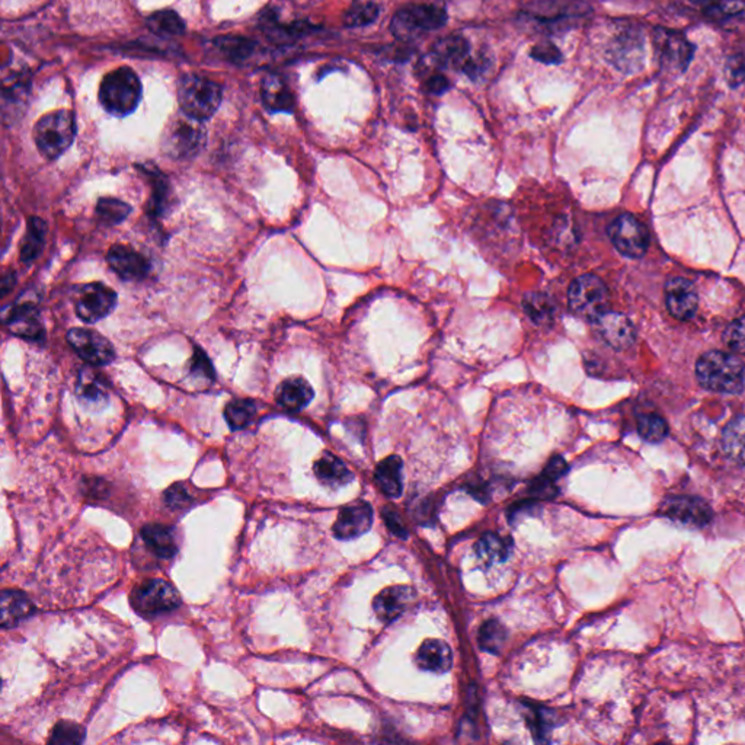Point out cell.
I'll use <instances>...</instances> for the list:
<instances>
[{
	"label": "cell",
	"mask_w": 745,
	"mask_h": 745,
	"mask_svg": "<svg viewBox=\"0 0 745 745\" xmlns=\"http://www.w3.org/2000/svg\"><path fill=\"white\" fill-rule=\"evenodd\" d=\"M372 508L364 501L342 508L334 524V533L341 540L357 539L372 529Z\"/></svg>",
	"instance_id": "cell-12"
},
{
	"label": "cell",
	"mask_w": 745,
	"mask_h": 745,
	"mask_svg": "<svg viewBox=\"0 0 745 745\" xmlns=\"http://www.w3.org/2000/svg\"><path fill=\"white\" fill-rule=\"evenodd\" d=\"M315 392L308 381L302 377H290L281 381L277 389V402L287 411H302L313 399Z\"/></svg>",
	"instance_id": "cell-23"
},
{
	"label": "cell",
	"mask_w": 745,
	"mask_h": 745,
	"mask_svg": "<svg viewBox=\"0 0 745 745\" xmlns=\"http://www.w3.org/2000/svg\"><path fill=\"white\" fill-rule=\"evenodd\" d=\"M478 557L486 564H495L507 559L512 550V542L495 533H485L475 546Z\"/></svg>",
	"instance_id": "cell-32"
},
{
	"label": "cell",
	"mask_w": 745,
	"mask_h": 745,
	"mask_svg": "<svg viewBox=\"0 0 745 745\" xmlns=\"http://www.w3.org/2000/svg\"><path fill=\"white\" fill-rule=\"evenodd\" d=\"M258 414L257 404L254 400H232L224 409V418L231 425L232 430H241L250 425Z\"/></svg>",
	"instance_id": "cell-34"
},
{
	"label": "cell",
	"mask_w": 745,
	"mask_h": 745,
	"mask_svg": "<svg viewBox=\"0 0 745 745\" xmlns=\"http://www.w3.org/2000/svg\"><path fill=\"white\" fill-rule=\"evenodd\" d=\"M530 56L534 60L545 63V65H557V63L562 62L561 51L554 43H549V41L536 44L531 48Z\"/></svg>",
	"instance_id": "cell-42"
},
{
	"label": "cell",
	"mask_w": 745,
	"mask_h": 745,
	"mask_svg": "<svg viewBox=\"0 0 745 745\" xmlns=\"http://www.w3.org/2000/svg\"><path fill=\"white\" fill-rule=\"evenodd\" d=\"M108 264L123 280L137 281L146 277L150 264L146 258L127 245H114L107 254Z\"/></svg>",
	"instance_id": "cell-15"
},
{
	"label": "cell",
	"mask_w": 745,
	"mask_h": 745,
	"mask_svg": "<svg viewBox=\"0 0 745 745\" xmlns=\"http://www.w3.org/2000/svg\"><path fill=\"white\" fill-rule=\"evenodd\" d=\"M130 213V206L117 198H101L96 206V215L101 222H104L108 226L121 224L123 220L127 219Z\"/></svg>",
	"instance_id": "cell-37"
},
{
	"label": "cell",
	"mask_w": 745,
	"mask_h": 745,
	"mask_svg": "<svg viewBox=\"0 0 745 745\" xmlns=\"http://www.w3.org/2000/svg\"><path fill=\"white\" fill-rule=\"evenodd\" d=\"M479 645L482 650L491 653H500L507 641V629L495 618H489L480 627Z\"/></svg>",
	"instance_id": "cell-35"
},
{
	"label": "cell",
	"mask_w": 745,
	"mask_h": 745,
	"mask_svg": "<svg viewBox=\"0 0 745 745\" xmlns=\"http://www.w3.org/2000/svg\"><path fill=\"white\" fill-rule=\"evenodd\" d=\"M416 594V590L408 587V585H395V587L386 588L374 599V603H372L377 618L384 623H390L396 618H399L414 603Z\"/></svg>",
	"instance_id": "cell-16"
},
{
	"label": "cell",
	"mask_w": 745,
	"mask_h": 745,
	"mask_svg": "<svg viewBox=\"0 0 745 745\" xmlns=\"http://www.w3.org/2000/svg\"><path fill=\"white\" fill-rule=\"evenodd\" d=\"M76 395L83 404L93 408L104 407L110 395L108 381L101 372L93 369H83L77 379Z\"/></svg>",
	"instance_id": "cell-21"
},
{
	"label": "cell",
	"mask_w": 745,
	"mask_h": 745,
	"mask_svg": "<svg viewBox=\"0 0 745 745\" xmlns=\"http://www.w3.org/2000/svg\"><path fill=\"white\" fill-rule=\"evenodd\" d=\"M638 431L646 442L660 443L669 434V425L657 414H644L638 419Z\"/></svg>",
	"instance_id": "cell-39"
},
{
	"label": "cell",
	"mask_w": 745,
	"mask_h": 745,
	"mask_svg": "<svg viewBox=\"0 0 745 745\" xmlns=\"http://www.w3.org/2000/svg\"><path fill=\"white\" fill-rule=\"evenodd\" d=\"M728 74H730V81L732 85L741 83L745 76V63L741 57H732L728 65Z\"/></svg>",
	"instance_id": "cell-49"
},
{
	"label": "cell",
	"mask_w": 745,
	"mask_h": 745,
	"mask_svg": "<svg viewBox=\"0 0 745 745\" xmlns=\"http://www.w3.org/2000/svg\"><path fill=\"white\" fill-rule=\"evenodd\" d=\"M416 664L419 669L425 670V671L443 674L451 669L453 653L446 642L430 639V641L424 642L416 653Z\"/></svg>",
	"instance_id": "cell-22"
},
{
	"label": "cell",
	"mask_w": 745,
	"mask_h": 745,
	"mask_svg": "<svg viewBox=\"0 0 745 745\" xmlns=\"http://www.w3.org/2000/svg\"><path fill=\"white\" fill-rule=\"evenodd\" d=\"M644 57V41L638 32L627 31L618 35L611 47V60L618 69L629 72L639 67Z\"/></svg>",
	"instance_id": "cell-19"
},
{
	"label": "cell",
	"mask_w": 745,
	"mask_h": 745,
	"mask_svg": "<svg viewBox=\"0 0 745 745\" xmlns=\"http://www.w3.org/2000/svg\"><path fill=\"white\" fill-rule=\"evenodd\" d=\"M76 136L74 114L66 110L50 112L35 124L34 140L44 158L57 159L69 149Z\"/></svg>",
	"instance_id": "cell-4"
},
{
	"label": "cell",
	"mask_w": 745,
	"mask_h": 745,
	"mask_svg": "<svg viewBox=\"0 0 745 745\" xmlns=\"http://www.w3.org/2000/svg\"><path fill=\"white\" fill-rule=\"evenodd\" d=\"M191 501L188 491L182 485H173L165 492V503L171 508H184Z\"/></svg>",
	"instance_id": "cell-45"
},
{
	"label": "cell",
	"mask_w": 745,
	"mask_h": 745,
	"mask_svg": "<svg viewBox=\"0 0 745 745\" xmlns=\"http://www.w3.org/2000/svg\"><path fill=\"white\" fill-rule=\"evenodd\" d=\"M522 309L531 322L545 327L554 322L557 306L545 293H527L522 299Z\"/></svg>",
	"instance_id": "cell-30"
},
{
	"label": "cell",
	"mask_w": 745,
	"mask_h": 745,
	"mask_svg": "<svg viewBox=\"0 0 745 745\" xmlns=\"http://www.w3.org/2000/svg\"><path fill=\"white\" fill-rule=\"evenodd\" d=\"M744 4L741 0H719L709 6V13L714 16H731L742 11Z\"/></svg>",
	"instance_id": "cell-44"
},
{
	"label": "cell",
	"mask_w": 745,
	"mask_h": 745,
	"mask_svg": "<svg viewBox=\"0 0 745 745\" xmlns=\"http://www.w3.org/2000/svg\"><path fill=\"white\" fill-rule=\"evenodd\" d=\"M726 346L735 353L745 355V318L735 320L725 334Z\"/></svg>",
	"instance_id": "cell-41"
},
{
	"label": "cell",
	"mask_w": 745,
	"mask_h": 745,
	"mask_svg": "<svg viewBox=\"0 0 745 745\" xmlns=\"http://www.w3.org/2000/svg\"><path fill=\"white\" fill-rule=\"evenodd\" d=\"M315 473L322 484L334 488L348 484L353 479V473L346 463L330 453L322 454V458L316 461Z\"/></svg>",
	"instance_id": "cell-29"
},
{
	"label": "cell",
	"mask_w": 745,
	"mask_h": 745,
	"mask_svg": "<svg viewBox=\"0 0 745 745\" xmlns=\"http://www.w3.org/2000/svg\"><path fill=\"white\" fill-rule=\"evenodd\" d=\"M70 346L91 365H107L116 358L111 342L92 329L74 328L67 334Z\"/></svg>",
	"instance_id": "cell-11"
},
{
	"label": "cell",
	"mask_w": 745,
	"mask_h": 745,
	"mask_svg": "<svg viewBox=\"0 0 745 745\" xmlns=\"http://www.w3.org/2000/svg\"><path fill=\"white\" fill-rule=\"evenodd\" d=\"M117 304V293L102 283L82 285L74 300L76 315L83 322L93 323L104 320Z\"/></svg>",
	"instance_id": "cell-9"
},
{
	"label": "cell",
	"mask_w": 745,
	"mask_h": 745,
	"mask_svg": "<svg viewBox=\"0 0 745 745\" xmlns=\"http://www.w3.org/2000/svg\"><path fill=\"white\" fill-rule=\"evenodd\" d=\"M568 303L575 315L596 320L609 308L606 285L592 274L580 276L569 285Z\"/></svg>",
	"instance_id": "cell-7"
},
{
	"label": "cell",
	"mask_w": 745,
	"mask_h": 745,
	"mask_svg": "<svg viewBox=\"0 0 745 745\" xmlns=\"http://www.w3.org/2000/svg\"><path fill=\"white\" fill-rule=\"evenodd\" d=\"M446 12L434 4H409L393 16L390 31L399 41H412L446 23Z\"/></svg>",
	"instance_id": "cell-5"
},
{
	"label": "cell",
	"mask_w": 745,
	"mask_h": 745,
	"mask_svg": "<svg viewBox=\"0 0 745 745\" xmlns=\"http://www.w3.org/2000/svg\"><path fill=\"white\" fill-rule=\"evenodd\" d=\"M6 323L13 334L21 335L23 338L37 339L43 337V327L37 309L32 304L23 303L13 309Z\"/></svg>",
	"instance_id": "cell-27"
},
{
	"label": "cell",
	"mask_w": 745,
	"mask_h": 745,
	"mask_svg": "<svg viewBox=\"0 0 745 745\" xmlns=\"http://www.w3.org/2000/svg\"><path fill=\"white\" fill-rule=\"evenodd\" d=\"M147 549L159 559H172L178 552L177 536L172 527L165 524H146L140 530Z\"/></svg>",
	"instance_id": "cell-20"
},
{
	"label": "cell",
	"mask_w": 745,
	"mask_h": 745,
	"mask_svg": "<svg viewBox=\"0 0 745 745\" xmlns=\"http://www.w3.org/2000/svg\"><path fill=\"white\" fill-rule=\"evenodd\" d=\"M383 519L384 522H386V526H388L389 530L392 531L393 534H396L398 538H407V527H405L404 522H402L399 514H398L393 508H384Z\"/></svg>",
	"instance_id": "cell-46"
},
{
	"label": "cell",
	"mask_w": 745,
	"mask_h": 745,
	"mask_svg": "<svg viewBox=\"0 0 745 745\" xmlns=\"http://www.w3.org/2000/svg\"><path fill=\"white\" fill-rule=\"evenodd\" d=\"M662 514L688 526H705L712 519L711 507L696 496H672L665 500Z\"/></svg>",
	"instance_id": "cell-13"
},
{
	"label": "cell",
	"mask_w": 745,
	"mask_h": 745,
	"mask_svg": "<svg viewBox=\"0 0 745 745\" xmlns=\"http://www.w3.org/2000/svg\"><path fill=\"white\" fill-rule=\"evenodd\" d=\"M130 601L139 615L153 618L175 610L181 603V597L171 583L156 578L140 583L131 592Z\"/></svg>",
	"instance_id": "cell-8"
},
{
	"label": "cell",
	"mask_w": 745,
	"mask_h": 745,
	"mask_svg": "<svg viewBox=\"0 0 745 745\" xmlns=\"http://www.w3.org/2000/svg\"><path fill=\"white\" fill-rule=\"evenodd\" d=\"M381 15V8L374 2H357L354 4L344 15V23L346 27H365Z\"/></svg>",
	"instance_id": "cell-38"
},
{
	"label": "cell",
	"mask_w": 745,
	"mask_h": 745,
	"mask_svg": "<svg viewBox=\"0 0 745 745\" xmlns=\"http://www.w3.org/2000/svg\"><path fill=\"white\" fill-rule=\"evenodd\" d=\"M147 27L154 34L166 35V37L181 35L185 31L184 21L181 20V16L178 15L177 12L173 11L156 12L153 15L149 16Z\"/></svg>",
	"instance_id": "cell-36"
},
{
	"label": "cell",
	"mask_w": 745,
	"mask_h": 745,
	"mask_svg": "<svg viewBox=\"0 0 745 745\" xmlns=\"http://www.w3.org/2000/svg\"><path fill=\"white\" fill-rule=\"evenodd\" d=\"M142 100V83L130 67H118L102 79L100 88L101 105L112 116H128Z\"/></svg>",
	"instance_id": "cell-2"
},
{
	"label": "cell",
	"mask_w": 745,
	"mask_h": 745,
	"mask_svg": "<svg viewBox=\"0 0 745 745\" xmlns=\"http://www.w3.org/2000/svg\"><path fill=\"white\" fill-rule=\"evenodd\" d=\"M566 472H568V465H566V461H565L561 456H554V458L550 459L549 463L546 465L545 470H543V475L557 482V480L559 479V478L564 477Z\"/></svg>",
	"instance_id": "cell-47"
},
{
	"label": "cell",
	"mask_w": 745,
	"mask_h": 745,
	"mask_svg": "<svg viewBox=\"0 0 745 745\" xmlns=\"http://www.w3.org/2000/svg\"><path fill=\"white\" fill-rule=\"evenodd\" d=\"M597 332L606 344L615 350H627L635 339V328L629 318L616 313L604 311L596 320Z\"/></svg>",
	"instance_id": "cell-14"
},
{
	"label": "cell",
	"mask_w": 745,
	"mask_h": 745,
	"mask_svg": "<svg viewBox=\"0 0 745 745\" xmlns=\"http://www.w3.org/2000/svg\"><path fill=\"white\" fill-rule=\"evenodd\" d=\"M204 139L206 135L201 121L182 112V116L173 117L166 126L162 149L173 159L191 158L198 153Z\"/></svg>",
	"instance_id": "cell-6"
},
{
	"label": "cell",
	"mask_w": 745,
	"mask_h": 745,
	"mask_svg": "<svg viewBox=\"0 0 745 745\" xmlns=\"http://www.w3.org/2000/svg\"><path fill=\"white\" fill-rule=\"evenodd\" d=\"M696 376L703 388L714 392H741L745 383L741 360L723 351L705 354L696 365Z\"/></svg>",
	"instance_id": "cell-1"
},
{
	"label": "cell",
	"mask_w": 745,
	"mask_h": 745,
	"mask_svg": "<svg viewBox=\"0 0 745 745\" xmlns=\"http://www.w3.org/2000/svg\"><path fill=\"white\" fill-rule=\"evenodd\" d=\"M657 48L661 62L679 70H684L692 58L693 47L676 32L661 31L657 35Z\"/></svg>",
	"instance_id": "cell-18"
},
{
	"label": "cell",
	"mask_w": 745,
	"mask_h": 745,
	"mask_svg": "<svg viewBox=\"0 0 745 745\" xmlns=\"http://www.w3.org/2000/svg\"><path fill=\"white\" fill-rule=\"evenodd\" d=\"M609 236L616 250L629 258H641L648 250V232L634 215H622L609 227Z\"/></svg>",
	"instance_id": "cell-10"
},
{
	"label": "cell",
	"mask_w": 745,
	"mask_h": 745,
	"mask_svg": "<svg viewBox=\"0 0 745 745\" xmlns=\"http://www.w3.org/2000/svg\"><path fill=\"white\" fill-rule=\"evenodd\" d=\"M46 234L47 224L39 217H32L28 222L27 233L21 246V261L30 264L39 257L46 242Z\"/></svg>",
	"instance_id": "cell-33"
},
{
	"label": "cell",
	"mask_w": 745,
	"mask_h": 745,
	"mask_svg": "<svg viewBox=\"0 0 745 745\" xmlns=\"http://www.w3.org/2000/svg\"><path fill=\"white\" fill-rule=\"evenodd\" d=\"M723 453L740 465L745 466V416L732 419L723 431Z\"/></svg>",
	"instance_id": "cell-31"
},
{
	"label": "cell",
	"mask_w": 745,
	"mask_h": 745,
	"mask_svg": "<svg viewBox=\"0 0 745 745\" xmlns=\"http://www.w3.org/2000/svg\"><path fill=\"white\" fill-rule=\"evenodd\" d=\"M450 88V81L443 74H433V76L425 82L426 92L434 93V95H442Z\"/></svg>",
	"instance_id": "cell-48"
},
{
	"label": "cell",
	"mask_w": 745,
	"mask_h": 745,
	"mask_svg": "<svg viewBox=\"0 0 745 745\" xmlns=\"http://www.w3.org/2000/svg\"><path fill=\"white\" fill-rule=\"evenodd\" d=\"M261 96L267 110L273 112H292L294 108V96L285 85V82L276 74L264 77L261 85Z\"/></svg>",
	"instance_id": "cell-25"
},
{
	"label": "cell",
	"mask_w": 745,
	"mask_h": 745,
	"mask_svg": "<svg viewBox=\"0 0 745 745\" xmlns=\"http://www.w3.org/2000/svg\"><path fill=\"white\" fill-rule=\"evenodd\" d=\"M85 740V731L74 723H58L51 731L50 744H82Z\"/></svg>",
	"instance_id": "cell-40"
},
{
	"label": "cell",
	"mask_w": 745,
	"mask_h": 745,
	"mask_svg": "<svg viewBox=\"0 0 745 745\" xmlns=\"http://www.w3.org/2000/svg\"><path fill=\"white\" fill-rule=\"evenodd\" d=\"M34 611L31 601L22 592L4 590L2 592V627H16Z\"/></svg>",
	"instance_id": "cell-28"
},
{
	"label": "cell",
	"mask_w": 745,
	"mask_h": 745,
	"mask_svg": "<svg viewBox=\"0 0 745 745\" xmlns=\"http://www.w3.org/2000/svg\"><path fill=\"white\" fill-rule=\"evenodd\" d=\"M552 721H554L552 716H549L548 712L543 711V709L534 712L533 718H531V730L539 740L545 741L546 735L552 728V723H550Z\"/></svg>",
	"instance_id": "cell-43"
},
{
	"label": "cell",
	"mask_w": 745,
	"mask_h": 745,
	"mask_svg": "<svg viewBox=\"0 0 745 745\" xmlns=\"http://www.w3.org/2000/svg\"><path fill=\"white\" fill-rule=\"evenodd\" d=\"M177 92L181 111L198 121L210 118L222 102L219 83L198 74L182 76Z\"/></svg>",
	"instance_id": "cell-3"
},
{
	"label": "cell",
	"mask_w": 745,
	"mask_h": 745,
	"mask_svg": "<svg viewBox=\"0 0 745 745\" xmlns=\"http://www.w3.org/2000/svg\"><path fill=\"white\" fill-rule=\"evenodd\" d=\"M665 302L674 318L688 320L697 309V293L686 278H672L665 285Z\"/></svg>",
	"instance_id": "cell-17"
},
{
	"label": "cell",
	"mask_w": 745,
	"mask_h": 745,
	"mask_svg": "<svg viewBox=\"0 0 745 745\" xmlns=\"http://www.w3.org/2000/svg\"><path fill=\"white\" fill-rule=\"evenodd\" d=\"M431 56L440 66L446 67H463L469 58L468 39L461 35H449L438 39L433 46Z\"/></svg>",
	"instance_id": "cell-24"
},
{
	"label": "cell",
	"mask_w": 745,
	"mask_h": 745,
	"mask_svg": "<svg viewBox=\"0 0 745 745\" xmlns=\"http://www.w3.org/2000/svg\"><path fill=\"white\" fill-rule=\"evenodd\" d=\"M402 468L404 463L398 456H389L377 465L376 484L389 498H398L404 491V479H402Z\"/></svg>",
	"instance_id": "cell-26"
}]
</instances>
